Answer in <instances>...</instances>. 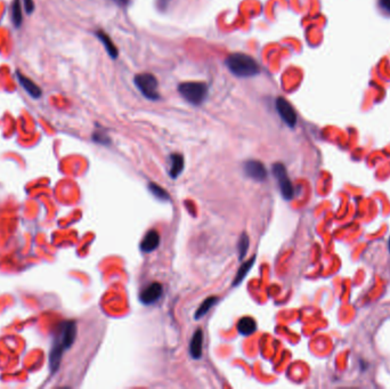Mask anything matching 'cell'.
Listing matches in <instances>:
<instances>
[{
  "mask_svg": "<svg viewBox=\"0 0 390 389\" xmlns=\"http://www.w3.org/2000/svg\"><path fill=\"white\" fill-rule=\"evenodd\" d=\"M389 251H390V239H389Z\"/></svg>",
  "mask_w": 390,
  "mask_h": 389,
  "instance_id": "24",
  "label": "cell"
},
{
  "mask_svg": "<svg viewBox=\"0 0 390 389\" xmlns=\"http://www.w3.org/2000/svg\"><path fill=\"white\" fill-rule=\"evenodd\" d=\"M185 162H184V157L179 153H174L170 155V170L169 175L171 178H177L179 175L183 173Z\"/></svg>",
  "mask_w": 390,
  "mask_h": 389,
  "instance_id": "12",
  "label": "cell"
},
{
  "mask_svg": "<svg viewBox=\"0 0 390 389\" xmlns=\"http://www.w3.org/2000/svg\"><path fill=\"white\" fill-rule=\"evenodd\" d=\"M96 37L98 38V40H100L103 46H104V48L106 49V52H108V54L110 55L112 58H117L118 57V48L117 46L114 45V42L112 41V39H111L110 36L108 35V33H105L104 31H97L96 32Z\"/></svg>",
  "mask_w": 390,
  "mask_h": 389,
  "instance_id": "13",
  "label": "cell"
},
{
  "mask_svg": "<svg viewBox=\"0 0 390 389\" xmlns=\"http://www.w3.org/2000/svg\"><path fill=\"white\" fill-rule=\"evenodd\" d=\"M12 18L13 23L16 28H20L22 24V7H21V0H14L12 7Z\"/></svg>",
  "mask_w": 390,
  "mask_h": 389,
  "instance_id": "17",
  "label": "cell"
},
{
  "mask_svg": "<svg viewBox=\"0 0 390 389\" xmlns=\"http://www.w3.org/2000/svg\"><path fill=\"white\" fill-rule=\"evenodd\" d=\"M249 243H250L249 237H248L246 233L242 234L241 238H240L239 245H238V252H239L240 260H242L244 257H246L248 249H249Z\"/></svg>",
  "mask_w": 390,
  "mask_h": 389,
  "instance_id": "18",
  "label": "cell"
},
{
  "mask_svg": "<svg viewBox=\"0 0 390 389\" xmlns=\"http://www.w3.org/2000/svg\"><path fill=\"white\" fill-rule=\"evenodd\" d=\"M255 260H256V257L254 256V257H252L250 260H248V262L242 264V266L239 268L238 274H237V276H235V279L233 281V286H238L239 284L242 283L244 277L248 275V273L250 272V269L252 268V266H254Z\"/></svg>",
  "mask_w": 390,
  "mask_h": 389,
  "instance_id": "15",
  "label": "cell"
},
{
  "mask_svg": "<svg viewBox=\"0 0 390 389\" xmlns=\"http://www.w3.org/2000/svg\"><path fill=\"white\" fill-rule=\"evenodd\" d=\"M203 349V332L201 329H198L193 335V338L190 344V353L191 356L195 360H200L202 357Z\"/></svg>",
  "mask_w": 390,
  "mask_h": 389,
  "instance_id": "10",
  "label": "cell"
},
{
  "mask_svg": "<svg viewBox=\"0 0 390 389\" xmlns=\"http://www.w3.org/2000/svg\"><path fill=\"white\" fill-rule=\"evenodd\" d=\"M226 65L234 75L250 78L259 73L260 67L254 57L243 53H234L226 59Z\"/></svg>",
  "mask_w": 390,
  "mask_h": 389,
  "instance_id": "1",
  "label": "cell"
},
{
  "mask_svg": "<svg viewBox=\"0 0 390 389\" xmlns=\"http://www.w3.org/2000/svg\"><path fill=\"white\" fill-rule=\"evenodd\" d=\"M75 335H76V327L74 322H67L64 324V327L62 329V333L61 337H59V341L63 345L64 349L70 348L72 344L74 343L75 339Z\"/></svg>",
  "mask_w": 390,
  "mask_h": 389,
  "instance_id": "9",
  "label": "cell"
},
{
  "mask_svg": "<svg viewBox=\"0 0 390 389\" xmlns=\"http://www.w3.org/2000/svg\"><path fill=\"white\" fill-rule=\"evenodd\" d=\"M160 245V234L157 230H149L140 242V249L144 252H152Z\"/></svg>",
  "mask_w": 390,
  "mask_h": 389,
  "instance_id": "11",
  "label": "cell"
},
{
  "mask_svg": "<svg viewBox=\"0 0 390 389\" xmlns=\"http://www.w3.org/2000/svg\"><path fill=\"white\" fill-rule=\"evenodd\" d=\"M94 140H96L97 143L100 144H108L110 142V138L109 136H106L105 134H100V132H96L95 135H94Z\"/></svg>",
  "mask_w": 390,
  "mask_h": 389,
  "instance_id": "20",
  "label": "cell"
},
{
  "mask_svg": "<svg viewBox=\"0 0 390 389\" xmlns=\"http://www.w3.org/2000/svg\"><path fill=\"white\" fill-rule=\"evenodd\" d=\"M162 292H164L162 284L154 282V283H151L140 292L139 299L145 305H151V303L157 302L161 298Z\"/></svg>",
  "mask_w": 390,
  "mask_h": 389,
  "instance_id": "7",
  "label": "cell"
},
{
  "mask_svg": "<svg viewBox=\"0 0 390 389\" xmlns=\"http://www.w3.org/2000/svg\"><path fill=\"white\" fill-rule=\"evenodd\" d=\"M244 173L248 177L257 182H263L267 178L265 166L258 160H249L244 164Z\"/></svg>",
  "mask_w": 390,
  "mask_h": 389,
  "instance_id": "6",
  "label": "cell"
},
{
  "mask_svg": "<svg viewBox=\"0 0 390 389\" xmlns=\"http://www.w3.org/2000/svg\"><path fill=\"white\" fill-rule=\"evenodd\" d=\"M380 6L383 8L385 12L390 13V0H379Z\"/></svg>",
  "mask_w": 390,
  "mask_h": 389,
  "instance_id": "22",
  "label": "cell"
},
{
  "mask_svg": "<svg viewBox=\"0 0 390 389\" xmlns=\"http://www.w3.org/2000/svg\"><path fill=\"white\" fill-rule=\"evenodd\" d=\"M238 330L242 336H251L257 330V323L251 316H244L238 323Z\"/></svg>",
  "mask_w": 390,
  "mask_h": 389,
  "instance_id": "14",
  "label": "cell"
},
{
  "mask_svg": "<svg viewBox=\"0 0 390 389\" xmlns=\"http://www.w3.org/2000/svg\"><path fill=\"white\" fill-rule=\"evenodd\" d=\"M178 92L187 103L201 105L208 96V86L200 81H187L179 85Z\"/></svg>",
  "mask_w": 390,
  "mask_h": 389,
  "instance_id": "2",
  "label": "cell"
},
{
  "mask_svg": "<svg viewBox=\"0 0 390 389\" xmlns=\"http://www.w3.org/2000/svg\"><path fill=\"white\" fill-rule=\"evenodd\" d=\"M148 190L152 192V194L155 196L157 199L162 200V201H168L169 200V194L167 193L165 189H162L161 186H159L155 183H149L148 184Z\"/></svg>",
  "mask_w": 390,
  "mask_h": 389,
  "instance_id": "19",
  "label": "cell"
},
{
  "mask_svg": "<svg viewBox=\"0 0 390 389\" xmlns=\"http://www.w3.org/2000/svg\"><path fill=\"white\" fill-rule=\"evenodd\" d=\"M276 111L285 125L293 128L297 123V113L285 98L278 97L276 100Z\"/></svg>",
  "mask_w": 390,
  "mask_h": 389,
  "instance_id": "5",
  "label": "cell"
},
{
  "mask_svg": "<svg viewBox=\"0 0 390 389\" xmlns=\"http://www.w3.org/2000/svg\"><path fill=\"white\" fill-rule=\"evenodd\" d=\"M16 78H17V80H19L21 86H22V88L29 94L30 96L33 97V98L41 97V95H42L41 88L38 86V85L34 83V81L28 78V76L23 75L22 73H21V72H16Z\"/></svg>",
  "mask_w": 390,
  "mask_h": 389,
  "instance_id": "8",
  "label": "cell"
},
{
  "mask_svg": "<svg viewBox=\"0 0 390 389\" xmlns=\"http://www.w3.org/2000/svg\"><path fill=\"white\" fill-rule=\"evenodd\" d=\"M24 4V10L28 14H31V13L34 11V3L33 0H23Z\"/></svg>",
  "mask_w": 390,
  "mask_h": 389,
  "instance_id": "21",
  "label": "cell"
},
{
  "mask_svg": "<svg viewBox=\"0 0 390 389\" xmlns=\"http://www.w3.org/2000/svg\"><path fill=\"white\" fill-rule=\"evenodd\" d=\"M112 2L117 4V5H119V6L125 7L128 5V4H129L130 0H112Z\"/></svg>",
  "mask_w": 390,
  "mask_h": 389,
  "instance_id": "23",
  "label": "cell"
},
{
  "mask_svg": "<svg viewBox=\"0 0 390 389\" xmlns=\"http://www.w3.org/2000/svg\"><path fill=\"white\" fill-rule=\"evenodd\" d=\"M135 85L141 93L149 101H158L160 98L158 92L159 83L158 79L152 73H140L135 76Z\"/></svg>",
  "mask_w": 390,
  "mask_h": 389,
  "instance_id": "3",
  "label": "cell"
},
{
  "mask_svg": "<svg viewBox=\"0 0 390 389\" xmlns=\"http://www.w3.org/2000/svg\"><path fill=\"white\" fill-rule=\"evenodd\" d=\"M217 301H218V298L217 297H209V298L205 299V300L202 303H201V306L199 307L198 310L195 312L194 319L199 320V319L202 318V316H204L210 309L212 308L213 306L216 305Z\"/></svg>",
  "mask_w": 390,
  "mask_h": 389,
  "instance_id": "16",
  "label": "cell"
},
{
  "mask_svg": "<svg viewBox=\"0 0 390 389\" xmlns=\"http://www.w3.org/2000/svg\"><path fill=\"white\" fill-rule=\"evenodd\" d=\"M273 174L275 178L277 179L278 186H280L281 193L283 198L286 200H290L293 198L294 191L292 183H291L290 178L286 173V168L283 164H275L273 166Z\"/></svg>",
  "mask_w": 390,
  "mask_h": 389,
  "instance_id": "4",
  "label": "cell"
}]
</instances>
